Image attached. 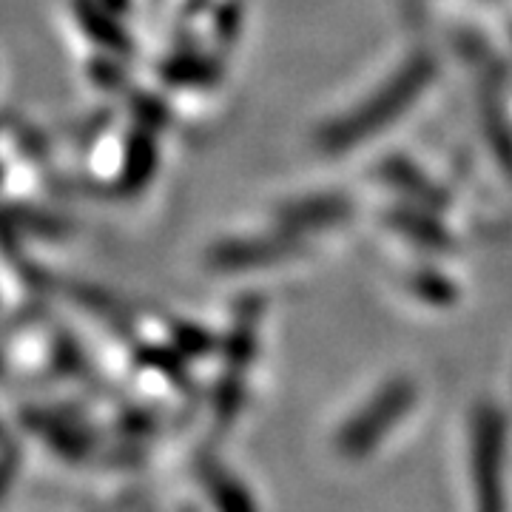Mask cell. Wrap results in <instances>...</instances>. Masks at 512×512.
Listing matches in <instances>:
<instances>
[{
	"label": "cell",
	"instance_id": "obj_1",
	"mask_svg": "<svg viewBox=\"0 0 512 512\" xmlns=\"http://www.w3.org/2000/svg\"><path fill=\"white\" fill-rule=\"evenodd\" d=\"M421 387L410 376H393L370 387L336 419L330 430V453L342 464H367L396 447L421 410Z\"/></svg>",
	"mask_w": 512,
	"mask_h": 512
},
{
	"label": "cell",
	"instance_id": "obj_2",
	"mask_svg": "<svg viewBox=\"0 0 512 512\" xmlns=\"http://www.w3.org/2000/svg\"><path fill=\"white\" fill-rule=\"evenodd\" d=\"M461 487L467 512H510V424L493 402H476L464 419Z\"/></svg>",
	"mask_w": 512,
	"mask_h": 512
}]
</instances>
